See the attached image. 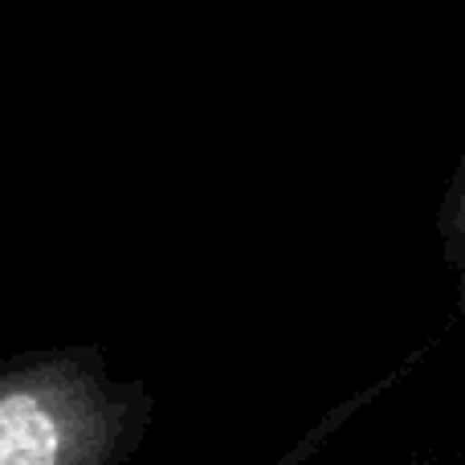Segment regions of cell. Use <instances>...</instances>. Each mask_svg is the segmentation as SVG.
I'll return each mask as SVG.
<instances>
[{
	"label": "cell",
	"instance_id": "cell-1",
	"mask_svg": "<svg viewBox=\"0 0 465 465\" xmlns=\"http://www.w3.org/2000/svg\"><path fill=\"white\" fill-rule=\"evenodd\" d=\"M152 417L147 384L94 343L0 355V465H123Z\"/></svg>",
	"mask_w": 465,
	"mask_h": 465
}]
</instances>
